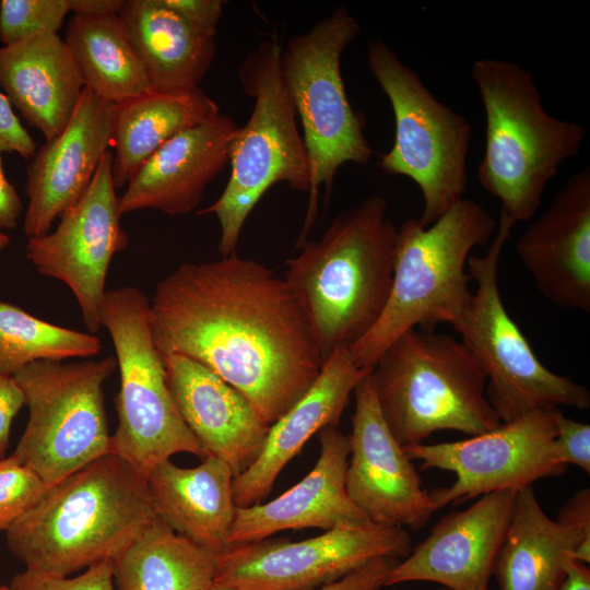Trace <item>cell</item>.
I'll return each instance as SVG.
<instances>
[{
  "instance_id": "1",
  "label": "cell",
  "mask_w": 590,
  "mask_h": 590,
  "mask_svg": "<svg viewBox=\"0 0 590 590\" xmlns=\"http://www.w3.org/2000/svg\"><path fill=\"white\" fill-rule=\"evenodd\" d=\"M150 326L162 356L202 364L269 426L309 390L323 365L307 314L285 280L235 252L184 263L158 282Z\"/></svg>"
},
{
  "instance_id": "2",
  "label": "cell",
  "mask_w": 590,
  "mask_h": 590,
  "mask_svg": "<svg viewBox=\"0 0 590 590\" xmlns=\"http://www.w3.org/2000/svg\"><path fill=\"white\" fill-rule=\"evenodd\" d=\"M156 518L145 479L108 453L48 486L7 544L25 569L68 577L113 559Z\"/></svg>"
},
{
  "instance_id": "3",
  "label": "cell",
  "mask_w": 590,
  "mask_h": 590,
  "mask_svg": "<svg viewBox=\"0 0 590 590\" xmlns=\"http://www.w3.org/2000/svg\"><path fill=\"white\" fill-rule=\"evenodd\" d=\"M387 210L381 196L366 197L286 261L283 279L307 314L323 363L367 334L387 305L398 233Z\"/></svg>"
},
{
  "instance_id": "4",
  "label": "cell",
  "mask_w": 590,
  "mask_h": 590,
  "mask_svg": "<svg viewBox=\"0 0 590 590\" xmlns=\"http://www.w3.org/2000/svg\"><path fill=\"white\" fill-rule=\"evenodd\" d=\"M496 220L474 200L463 198L436 222L423 226L405 220L397 233L393 280L387 305L375 326L349 346L355 365L373 369L382 352L411 329L452 328L473 299L468 258L486 246Z\"/></svg>"
},
{
  "instance_id": "5",
  "label": "cell",
  "mask_w": 590,
  "mask_h": 590,
  "mask_svg": "<svg viewBox=\"0 0 590 590\" xmlns=\"http://www.w3.org/2000/svg\"><path fill=\"white\" fill-rule=\"evenodd\" d=\"M471 78L485 111V151L477 179L516 224L535 214L547 182L578 154L586 129L550 115L532 74L518 63L482 58Z\"/></svg>"
},
{
  "instance_id": "6",
  "label": "cell",
  "mask_w": 590,
  "mask_h": 590,
  "mask_svg": "<svg viewBox=\"0 0 590 590\" xmlns=\"http://www.w3.org/2000/svg\"><path fill=\"white\" fill-rule=\"evenodd\" d=\"M369 375L380 412L403 448L439 430L471 437L502 424L486 397L484 368L452 335L408 330L382 352Z\"/></svg>"
},
{
  "instance_id": "7",
  "label": "cell",
  "mask_w": 590,
  "mask_h": 590,
  "mask_svg": "<svg viewBox=\"0 0 590 590\" xmlns=\"http://www.w3.org/2000/svg\"><path fill=\"white\" fill-rule=\"evenodd\" d=\"M276 39L262 42L239 67L244 93L255 99L231 151V175L220 198L197 212L214 214L221 226L219 252H235L241 229L258 201L276 182L310 190V164L281 70Z\"/></svg>"
},
{
  "instance_id": "8",
  "label": "cell",
  "mask_w": 590,
  "mask_h": 590,
  "mask_svg": "<svg viewBox=\"0 0 590 590\" xmlns=\"http://www.w3.org/2000/svg\"><path fill=\"white\" fill-rule=\"evenodd\" d=\"M99 321L110 334L120 375L110 453L145 480L156 464L176 453L204 458L169 392L164 359L151 332L148 297L134 286L106 291Z\"/></svg>"
},
{
  "instance_id": "9",
  "label": "cell",
  "mask_w": 590,
  "mask_h": 590,
  "mask_svg": "<svg viewBox=\"0 0 590 590\" xmlns=\"http://www.w3.org/2000/svg\"><path fill=\"white\" fill-rule=\"evenodd\" d=\"M516 223L500 212L496 235L483 256L470 255L468 272L476 284L468 311L453 327L487 376L486 397L502 423L538 410H587L589 390L547 369L506 310L498 284L504 247Z\"/></svg>"
},
{
  "instance_id": "10",
  "label": "cell",
  "mask_w": 590,
  "mask_h": 590,
  "mask_svg": "<svg viewBox=\"0 0 590 590\" xmlns=\"http://www.w3.org/2000/svg\"><path fill=\"white\" fill-rule=\"evenodd\" d=\"M367 67L394 116V141L378 166L417 185L424 200L418 222L428 226L464 198L471 125L439 102L421 75L382 40L369 42Z\"/></svg>"
},
{
  "instance_id": "11",
  "label": "cell",
  "mask_w": 590,
  "mask_h": 590,
  "mask_svg": "<svg viewBox=\"0 0 590 590\" xmlns=\"http://www.w3.org/2000/svg\"><path fill=\"white\" fill-rule=\"evenodd\" d=\"M361 32L347 8L339 5L310 31L292 37L282 50V76L303 125L310 164L307 227L319 186L329 193L343 164H366L371 155L364 117L351 106L341 73L342 52Z\"/></svg>"
},
{
  "instance_id": "12",
  "label": "cell",
  "mask_w": 590,
  "mask_h": 590,
  "mask_svg": "<svg viewBox=\"0 0 590 590\" xmlns=\"http://www.w3.org/2000/svg\"><path fill=\"white\" fill-rule=\"evenodd\" d=\"M116 368L113 356L38 361L13 376L28 420L12 455L47 487L110 453L103 385Z\"/></svg>"
},
{
  "instance_id": "13",
  "label": "cell",
  "mask_w": 590,
  "mask_h": 590,
  "mask_svg": "<svg viewBox=\"0 0 590 590\" xmlns=\"http://www.w3.org/2000/svg\"><path fill=\"white\" fill-rule=\"evenodd\" d=\"M412 548L406 529L375 523L332 529L297 542L267 538L235 543L215 555L212 586L222 590H316L373 559H403Z\"/></svg>"
},
{
  "instance_id": "14",
  "label": "cell",
  "mask_w": 590,
  "mask_h": 590,
  "mask_svg": "<svg viewBox=\"0 0 590 590\" xmlns=\"http://www.w3.org/2000/svg\"><path fill=\"white\" fill-rule=\"evenodd\" d=\"M553 411L538 410L462 440L404 447L422 470L456 475L449 486L428 492L434 510L564 474L568 465L556 445Z\"/></svg>"
},
{
  "instance_id": "15",
  "label": "cell",
  "mask_w": 590,
  "mask_h": 590,
  "mask_svg": "<svg viewBox=\"0 0 590 590\" xmlns=\"http://www.w3.org/2000/svg\"><path fill=\"white\" fill-rule=\"evenodd\" d=\"M116 189L113 152L108 150L87 190L60 217L57 228L28 237L25 248L26 258L40 274L70 287L91 332L101 327L99 310L111 259L129 243L120 225Z\"/></svg>"
},
{
  "instance_id": "16",
  "label": "cell",
  "mask_w": 590,
  "mask_h": 590,
  "mask_svg": "<svg viewBox=\"0 0 590 590\" xmlns=\"http://www.w3.org/2000/svg\"><path fill=\"white\" fill-rule=\"evenodd\" d=\"M369 374L353 391L346 492L371 523L420 530L435 510L413 460L380 412Z\"/></svg>"
},
{
  "instance_id": "17",
  "label": "cell",
  "mask_w": 590,
  "mask_h": 590,
  "mask_svg": "<svg viewBox=\"0 0 590 590\" xmlns=\"http://www.w3.org/2000/svg\"><path fill=\"white\" fill-rule=\"evenodd\" d=\"M516 495L514 488L484 494L468 508L440 518L428 535L390 568L384 586L429 581L448 590H489Z\"/></svg>"
},
{
  "instance_id": "18",
  "label": "cell",
  "mask_w": 590,
  "mask_h": 590,
  "mask_svg": "<svg viewBox=\"0 0 590 590\" xmlns=\"http://www.w3.org/2000/svg\"><path fill=\"white\" fill-rule=\"evenodd\" d=\"M116 104L87 88L64 129L37 149L27 168L26 236L48 233L85 193L111 146Z\"/></svg>"
},
{
  "instance_id": "19",
  "label": "cell",
  "mask_w": 590,
  "mask_h": 590,
  "mask_svg": "<svg viewBox=\"0 0 590 590\" xmlns=\"http://www.w3.org/2000/svg\"><path fill=\"white\" fill-rule=\"evenodd\" d=\"M516 252L552 304L590 311V168L573 174L522 232Z\"/></svg>"
},
{
  "instance_id": "20",
  "label": "cell",
  "mask_w": 590,
  "mask_h": 590,
  "mask_svg": "<svg viewBox=\"0 0 590 590\" xmlns=\"http://www.w3.org/2000/svg\"><path fill=\"white\" fill-rule=\"evenodd\" d=\"M318 434L320 455L310 472L266 504L237 507L228 545L267 539L288 529L328 531L371 523L345 487L350 435L334 426Z\"/></svg>"
},
{
  "instance_id": "21",
  "label": "cell",
  "mask_w": 590,
  "mask_h": 590,
  "mask_svg": "<svg viewBox=\"0 0 590 590\" xmlns=\"http://www.w3.org/2000/svg\"><path fill=\"white\" fill-rule=\"evenodd\" d=\"M175 406L205 456L224 460L235 476L259 457L269 425L234 387L187 356H163Z\"/></svg>"
},
{
  "instance_id": "22",
  "label": "cell",
  "mask_w": 590,
  "mask_h": 590,
  "mask_svg": "<svg viewBox=\"0 0 590 590\" xmlns=\"http://www.w3.org/2000/svg\"><path fill=\"white\" fill-rule=\"evenodd\" d=\"M239 127L224 115L190 127L155 151L126 185L120 214L155 209L182 215L200 203L208 185L229 163Z\"/></svg>"
},
{
  "instance_id": "23",
  "label": "cell",
  "mask_w": 590,
  "mask_h": 590,
  "mask_svg": "<svg viewBox=\"0 0 590 590\" xmlns=\"http://www.w3.org/2000/svg\"><path fill=\"white\" fill-rule=\"evenodd\" d=\"M370 370L358 368L346 346L337 349L330 355L309 390L270 425L253 464L234 477L236 507L261 503L283 468L312 435L324 427H338L356 385Z\"/></svg>"
},
{
  "instance_id": "24",
  "label": "cell",
  "mask_w": 590,
  "mask_h": 590,
  "mask_svg": "<svg viewBox=\"0 0 590 590\" xmlns=\"http://www.w3.org/2000/svg\"><path fill=\"white\" fill-rule=\"evenodd\" d=\"M0 87L23 119L45 137L69 122L84 81L63 38L45 33L0 47Z\"/></svg>"
},
{
  "instance_id": "25",
  "label": "cell",
  "mask_w": 590,
  "mask_h": 590,
  "mask_svg": "<svg viewBox=\"0 0 590 590\" xmlns=\"http://www.w3.org/2000/svg\"><path fill=\"white\" fill-rule=\"evenodd\" d=\"M234 477L224 460L205 456L193 468H181L166 459L150 471L145 482L157 517L217 555L228 546L235 519Z\"/></svg>"
},
{
  "instance_id": "26",
  "label": "cell",
  "mask_w": 590,
  "mask_h": 590,
  "mask_svg": "<svg viewBox=\"0 0 590 590\" xmlns=\"http://www.w3.org/2000/svg\"><path fill=\"white\" fill-rule=\"evenodd\" d=\"M590 562V538L551 519L532 485L517 489L493 575L499 590H559L566 560Z\"/></svg>"
},
{
  "instance_id": "27",
  "label": "cell",
  "mask_w": 590,
  "mask_h": 590,
  "mask_svg": "<svg viewBox=\"0 0 590 590\" xmlns=\"http://www.w3.org/2000/svg\"><path fill=\"white\" fill-rule=\"evenodd\" d=\"M119 16L152 92L199 87L216 52L215 36L190 24L162 0H123Z\"/></svg>"
},
{
  "instance_id": "28",
  "label": "cell",
  "mask_w": 590,
  "mask_h": 590,
  "mask_svg": "<svg viewBox=\"0 0 590 590\" xmlns=\"http://www.w3.org/2000/svg\"><path fill=\"white\" fill-rule=\"evenodd\" d=\"M219 114L216 103L200 87L150 92L116 104L111 137L116 188H123L143 163L177 133Z\"/></svg>"
},
{
  "instance_id": "29",
  "label": "cell",
  "mask_w": 590,
  "mask_h": 590,
  "mask_svg": "<svg viewBox=\"0 0 590 590\" xmlns=\"http://www.w3.org/2000/svg\"><path fill=\"white\" fill-rule=\"evenodd\" d=\"M111 563L116 590H203L216 568L213 553L158 517Z\"/></svg>"
},
{
  "instance_id": "30",
  "label": "cell",
  "mask_w": 590,
  "mask_h": 590,
  "mask_svg": "<svg viewBox=\"0 0 590 590\" xmlns=\"http://www.w3.org/2000/svg\"><path fill=\"white\" fill-rule=\"evenodd\" d=\"M85 88L114 104L145 95L151 85L119 14L75 15L63 38Z\"/></svg>"
},
{
  "instance_id": "31",
  "label": "cell",
  "mask_w": 590,
  "mask_h": 590,
  "mask_svg": "<svg viewBox=\"0 0 590 590\" xmlns=\"http://www.w3.org/2000/svg\"><path fill=\"white\" fill-rule=\"evenodd\" d=\"M101 350L96 335L50 323L0 300V374L14 376L34 362L90 357Z\"/></svg>"
},
{
  "instance_id": "32",
  "label": "cell",
  "mask_w": 590,
  "mask_h": 590,
  "mask_svg": "<svg viewBox=\"0 0 590 590\" xmlns=\"http://www.w3.org/2000/svg\"><path fill=\"white\" fill-rule=\"evenodd\" d=\"M71 11L69 0H1L0 40L13 45L45 33H58Z\"/></svg>"
},
{
  "instance_id": "33",
  "label": "cell",
  "mask_w": 590,
  "mask_h": 590,
  "mask_svg": "<svg viewBox=\"0 0 590 590\" xmlns=\"http://www.w3.org/2000/svg\"><path fill=\"white\" fill-rule=\"evenodd\" d=\"M46 488L38 474L13 455L0 460V532L16 522Z\"/></svg>"
},
{
  "instance_id": "34",
  "label": "cell",
  "mask_w": 590,
  "mask_h": 590,
  "mask_svg": "<svg viewBox=\"0 0 590 590\" xmlns=\"http://www.w3.org/2000/svg\"><path fill=\"white\" fill-rule=\"evenodd\" d=\"M11 590H116L111 559H105L85 568L75 577H56L25 569L13 576Z\"/></svg>"
},
{
  "instance_id": "35",
  "label": "cell",
  "mask_w": 590,
  "mask_h": 590,
  "mask_svg": "<svg viewBox=\"0 0 590 590\" xmlns=\"http://www.w3.org/2000/svg\"><path fill=\"white\" fill-rule=\"evenodd\" d=\"M556 445L564 463L579 467L590 473V425L577 422L564 415L560 409H554Z\"/></svg>"
},
{
  "instance_id": "36",
  "label": "cell",
  "mask_w": 590,
  "mask_h": 590,
  "mask_svg": "<svg viewBox=\"0 0 590 590\" xmlns=\"http://www.w3.org/2000/svg\"><path fill=\"white\" fill-rule=\"evenodd\" d=\"M36 151V142L22 126L9 98L0 91V154L16 153L31 158Z\"/></svg>"
},
{
  "instance_id": "37",
  "label": "cell",
  "mask_w": 590,
  "mask_h": 590,
  "mask_svg": "<svg viewBox=\"0 0 590 590\" xmlns=\"http://www.w3.org/2000/svg\"><path fill=\"white\" fill-rule=\"evenodd\" d=\"M398 559L381 557L373 559L345 577L316 590H380L385 587L387 573Z\"/></svg>"
},
{
  "instance_id": "38",
  "label": "cell",
  "mask_w": 590,
  "mask_h": 590,
  "mask_svg": "<svg viewBox=\"0 0 590 590\" xmlns=\"http://www.w3.org/2000/svg\"><path fill=\"white\" fill-rule=\"evenodd\" d=\"M200 31L215 36L217 23L223 13L222 0H162Z\"/></svg>"
},
{
  "instance_id": "39",
  "label": "cell",
  "mask_w": 590,
  "mask_h": 590,
  "mask_svg": "<svg viewBox=\"0 0 590 590\" xmlns=\"http://www.w3.org/2000/svg\"><path fill=\"white\" fill-rule=\"evenodd\" d=\"M24 405V397L13 376L0 374V460L7 457L12 422Z\"/></svg>"
},
{
  "instance_id": "40",
  "label": "cell",
  "mask_w": 590,
  "mask_h": 590,
  "mask_svg": "<svg viewBox=\"0 0 590 590\" xmlns=\"http://www.w3.org/2000/svg\"><path fill=\"white\" fill-rule=\"evenodd\" d=\"M557 521L590 538V489L585 487L576 492L560 509Z\"/></svg>"
},
{
  "instance_id": "41",
  "label": "cell",
  "mask_w": 590,
  "mask_h": 590,
  "mask_svg": "<svg viewBox=\"0 0 590 590\" xmlns=\"http://www.w3.org/2000/svg\"><path fill=\"white\" fill-rule=\"evenodd\" d=\"M22 211V201L5 176L0 154V232L14 228Z\"/></svg>"
},
{
  "instance_id": "42",
  "label": "cell",
  "mask_w": 590,
  "mask_h": 590,
  "mask_svg": "<svg viewBox=\"0 0 590 590\" xmlns=\"http://www.w3.org/2000/svg\"><path fill=\"white\" fill-rule=\"evenodd\" d=\"M565 575L559 590H590L588 564L569 557L564 566Z\"/></svg>"
},
{
  "instance_id": "43",
  "label": "cell",
  "mask_w": 590,
  "mask_h": 590,
  "mask_svg": "<svg viewBox=\"0 0 590 590\" xmlns=\"http://www.w3.org/2000/svg\"><path fill=\"white\" fill-rule=\"evenodd\" d=\"M75 15L99 16L119 14L123 0H69Z\"/></svg>"
},
{
  "instance_id": "44",
  "label": "cell",
  "mask_w": 590,
  "mask_h": 590,
  "mask_svg": "<svg viewBox=\"0 0 590 590\" xmlns=\"http://www.w3.org/2000/svg\"><path fill=\"white\" fill-rule=\"evenodd\" d=\"M9 244L10 237L4 232H0V251L3 250Z\"/></svg>"
},
{
  "instance_id": "45",
  "label": "cell",
  "mask_w": 590,
  "mask_h": 590,
  "mask_svg": "<svg viewBox=\"0 0 590 590\" xmlns=\"http://www.w3.org/2000/svg\"><path fill=\"white\" fill-rule=\"evenodd\" d=\"M203 590H222V589L216 588V587H214V586L211 585L209 588H205V589H203Z\"/></svg>"
},
{
  "instance_id": "46",
  "label": "cell",
  "mask_w": 590,
  "mask_h": 590,
  "mask_svg": "<svg viewBox=\"0 0 590 590\" xmlns=\"http://www.w3.org/2000/svg\"><path fill=\"white\" fill-rule=\"evenodd\" d=\"M0 590H11L9 586L0 585Z\"/></svg>"
},
{
  "instance_id": "47",
  "label": "cell",
  "mask_w": 590,
  "mask_h": 590,
  "mask_svg": "<svg viewBox=\"0 0 590 590\" xmlns=\"http://www.w3.org/2000/svg\"><path fill=\"white\" fill-rule=\"evenodd\" d=\"M438 590H448V589H446V588H439Z\"/></svg>"
},
{
  "instance_id": "48",
  "label": "cell",
  "mask_w": 590,
  "mask_h": 590,
  "mask_svg": "<svg viewBox=\"0 0 590 590\" xmlns=\"http://www.w3.org/2000/svg\"><path fill=\"white\" fill-rule=\"evenodd\" d=\"M1 585V583H0Z\"/></svg>"
}]
</instances>
